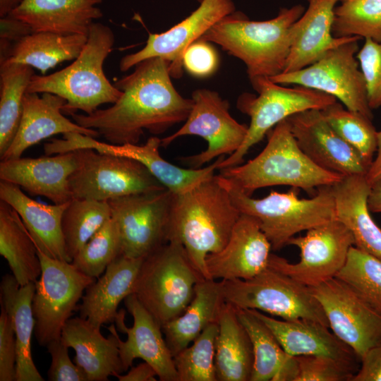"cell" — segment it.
<instances>
[{"label":"cell","instance_id":"cell-1","mask_svg":"<svg viewBox=\"0 0 381 381\" xmlns=\"http://www.w3.org/2000/svg\"><path fill=\"white\" fill-rule=\"evenodd\" d=\"M170 64L161 57L139 62L133 73L114 83L123 93L111 107L90 114L75 113L72 119L114 145L138 144L145 130L159 135L185 121L193 101L174 87Z\"/></svg>","mask_w":381,"mask_h":381},{"label":"cell","instance_id":"cell-2","mask_svg":"<svg viewBox=\"0 0 381 381\" xmlns=\"http://www.w3.org/2000/svg\"><path fill=\"white\" fill-rule=\"evenodd\" d=\"M241 214L219 175H214L172 193L167 241H179L195 269L208 279L206 256L224 247Z\"/></svg>","mask_w":381,"mask_h":381},{"label":"cell","instance_id":"cell-3","mask_svg":"<svg viewBox=\"0 0 381 381\" xmlns=\"http://www.w3.org/2000/svg\"><path fill=\"white\" fill-rule=\"evenodd\" d=\"M306 10L301 4L281 8L267 20H250L239 11L224 17L198 40L214 42L241 60L250 80L284 72L291 51L293 25Z\"/></svg>","mask_w":381,"mask_h":381},{"label":"cell","instance_id":"cell-4","mask_svg":"<svg viewBox=\"0 0 381 381\" xmlns=\"http://www.w3.org/2000/svg\"><path fill=\"white\" fill-rule=\"evenodd\" d=\"M114 35L101 23L93 22L79 56L68 66L47 75H33L26 92H49L66 100L64 114L78 110L90 114L107 103L114 104L123 92L106 77L103 65L112 50Z\"/></svg>","mask_w":381,"mask_h":381},{"label":"cell","instance_id":"cell-5","mask_svg":"<svg viewBox=\"0 0 381 381\" xmlns=\"http://www.w3.org/2000/svg\"><path fill=\"white\" fill-rule=\"evenodd\" d=\"M267 135L266 146L255 158L245 164L219 169V175L246 195H252L258 188L273 186H289L313 192L321 186H333L344 177L320 168L304 154L286 119Z\"/></svg>","mask_w":381,"mask_h":381},{"label":"cell","instance_id":"cell-6","mask_svg":"<svg viewBox=\"0 0 381 381\" xmlns=\"http://www.w3.org/2000/svg\"><path fill=\"white\" fill-rule=\"evenodd\" d=\"M218 175L241 214L258 221L274 250L288 246L299 232L337 219L332 186L319 187L310 198H299V189L291 188L286 193L271 191L256 199Z\"/></svg>","mask_w":381,"mask_h":381},{"label":"cell","instance_id":"cell-7","mask_svg":"<svg viewBox=\"0 0 381 381\" xmlns=\"http://www.w3.org/2000/svg\"><path fill=\"white\" fill-rule=\"evenodd\" d=\"M202 278L183 245L172 239L144 258L133 294L162 326L183 313Z\"/></svg>","mask_w":381,"mask_h":381},{"label":"cell","instance_id":"cell-8","mask_svg":"<svg viewBox=\"0 0 381 381\" xmlns=\"http://www.w3.org/2000/svg\"><path fill=\"white\" fill-rule=\"evenodd\" d=\"M250 81L258 95L245 92L237 100V108L250 119L246 138L238 150L220 160L217 169L243 164L250 149L282 121L306 110L323 109L337 102L322 92L301 85L284 87L267 77Z\"/></svg>","mask_w":381,"mask_h":381},{"label":"cell","instance_id":"cell-9","mask_svg":"<svg viewBox=\"0 0 381 381\" xmlns=\"http://www.w3.org/2000/svg\"><path fill=\"white\" fill-rule=\"evenodd\" d=\"M221 283L224 301L236 307L286 320H312L329 327L310 288L269 267L251 279Z\"/></svg>","mask_w":381,"mask_h":381},{"label":"cell","instance_id":"cell-10","mask_svg":"<svg viewBox=\"0 0 381 381\" xmlns=\"http://www.w3.org/2000/svg\"><path fill=\"white\" fill-rule=\"evenodd\" d=\"M361 39L353 36L326 52L310 65L269 78L276 83L301 85L329 95L346 109L373 119L365 80L356 58Z\"/></svg>","mask_w":381,"mask_h":381},{"label":"cell","instance_id":"cell-11","mask_svg":"<svg viewBox=\"0 0 381 381\" xmlns=\"http://www.w3.org/2000/svg\"><path fill=\"white\" fill-rule=\"evenodd\" d=\"M37 249L41 274L32 301L34 334L38 344L46 347L61 338L64 326L96 278L85 274L70 262L50 258Z\"/></svg>","mask_w":381,"mask_h":381},{"label":"cell","instance_id":"cell-12","mask_svg":"<svg viewBox=\"0 0 381 381\" xmlns=\"http://www.w3.org/2000/svg\"><path fill=\"white\" fill-rule=\"evenodd\" d=\"M74 150L79 165L68 179L73 198L108 201L166 188L138 161L90 148Z\"/></svg>","mask_w":381,"mask_h":381},{"label":"cell","instance_id":"cell-13","mask_svg":"<svg viewBox=\"0 0 381 381\" xmlns=\"http://www.w3.org/2000/svg\"><path fill=\"white\" fill-rule=\"evenodd\" d=\"M300 250V260L291 263L271 253L268 267L308 287L316 286L335 277L344 267L354 238L350 230L335 219L294 236L288 246Z\"/></svg>","mask_w":381,"mask_h":381},{"label":"cell","instance_id":"cell-14","mask_svg":"<svg viewBox=\"0 0 381 381\" xmlns=\"http://www.w3.org/2000/svg\"><path fill=\"white\" fill-rule=\"evenodd\" d=\"M191 110L184 124L173 134L161 139V146L167 147L183 135H198L207 143L205 151L183 157L190 168L198 169L215 157L231 155L244 141L248 126L235 120L229 112V104L218 92L208 89H197L192 93Z\"/></svg>","mask_w":381,"mask_h":381},{"label":"cell","instance_id":"cell-15","mask_svg":"<svg viewBox=\"0 0 381 381\" xmlns=\"http://www.w3.org/2000/svg\"><path fill=\"white\" fill-rule=\"evenodd\" d=\"M171 197L164 188L107 201L119 226L123 255L145 258L168 242Z\"/></svg>","mask_w":381,"mask_h":381},{"label":"cell","instance_id":"cell-16","mask_svg":"<svg viewBox=\"0 0 381 381\" xmlns=\"http://www.w3.org/2000/svg\"><path fill=\"white\" fill-rule=\"evenodd\" d=\"M310 288L332 332L359 359L370 348L381 344V315L345 283L333 277Z\"/></svg>","mask_w":381,"mask_h":381},{"label":"cell","instance_id":"cell-17","mask_svg":"<svg viewBox=\"0 0 381 381\" xmlns=\"http://www.w3.org/2000/svg\"><path fill=\"white\" fill-rule=\"evenodd\" d=\"M159 147L161 138L157 136L149 138L143 145H114L100 142L92 137L78 133L64 134L62 139H54L49 143V150L52 154L90 148L97 152L138 161L173 194L185 192L200 182L213 176L220 160L224 157H218L213 164L204 168H182L163 159L159 154Z\"/></svg>","mask_w":381,"mask_h":381},{"label":"cell","instance_id":"cell-18","mask_svg":"<svg viewBox=\"0 0 381 381\" xmlns=\"http://www.w3.org/2000/svg\"><path fill=\"white\" fill-rule=\"evenodd\" d=\"M235 9L232 0H202L193 12L169 30L160 34L149 32L142 49L121 59L120 70L125 72L143 60L161 57L171 62V76L180 78L183 75V57L186 49Z\"/></svg>","mask_w":381,"mask_h":381},{"label":"cell","instance_id":"cell-19","mask_svg":"<svg viewBox=\"0 0 381 381\" xmlns=\"http://www.w3.org/2000/svg\"><path fill=\"white\" fill-rule=\"evenodd\" d=\"M123 301L133 319L132 327H128L122 310L114 320L116 328L127 335L126 340L122 341L116 334L123 371L128 370L135 358H141L153 367L159 380L178 381L173 356L163 337L161 325L134 294L128 296Z\"/></svg>","mask_w":381,"mask_h":381},{"label":"cell","instance_id":"cell-20","mask_svg":"<svg viewBox=\"0 0 381 381\" xmlns=\"http://www.w3.org/2000/svg\"><path fill=\"white\" fill-rule=\"evenodd\" d=\"M286 119L298 145L316 165L342 176L366 174L368 166L332 129L322 109L306 110Z\"/></svg>","mask_w":381,"mask_h":381},{"label":"cell","instance_id":"cell-21","mask_svg":"<svg viewBox=\"0 0 381 381\" xmlns=\"http://www.w3.org/2000/svg\"><path fill=\"white\" fill-rule=\"evenodd\" d=\"M271 250L258 221L241 214L224 247L206 256V269L213 279H251L268 267Z\"/></svg>","mask_w":381,"mask_h":381},{"label":"cell","instance_id":"cell-22","mask_svg":"<svg viewBox=\"0 0 381 381\" xmlns=\"http://www.w3.org/2000/svg\"><path fill=\"white\" fill-rule=\"evenodd\" d=\"M76 150L37 158L18 157L0 162V180L13 183L54 204L73 199L68 179L78 167Z\"/></svg>","mask_w":381,"mask_h":381},{"label":"cell","instance_id":"cell-23","mask_svg":"<svg viewBox=\"0 0 381 381\" xmlns=\"http://www.w3.org/2000/svg\"><path fill=\"white\" fill-rule=\"evenodd\" d=\"M66 102L60 96L49 92H43L41 96L25 92L19 127L1 160L20 157L30 147L56 134L78 133L98 137L96 130L80 126L64 116L62 109Z\"/></svg>","mask_w":381,"mask_h":381},{"label":"cell","instance_id":"cell-24","mask_svg":"<svg viewBox=\"0 0 381 381\" xmlns=\"http://www.w3.org/2000/svg\"><path fill=\"white\" fill-rule=\"evenodd\" d=\"M116 327H108L104 337L98 328L80 317L70 318L61 340L75 352L74 362L86 373L88 381H107L115 373H124L117 346Z\"/></svg>","mask_w":381,"mask_h":381},{"label":"cell","instance_id":"cell-25","mask_svg":"<svg viewBox=\"0 0 381 381\" xmlns=\"http://www.w3.org/2000/svg\"><path fill=\"white\" fill-rule=\"evenodd\" d=\"M143 259L121 254L114 260L85 289L78 306L80 317L98 328L114 322L119 305L133 292Z\"/></svg>","mask_w":381,"mask_h":381},{"label":"cell","instance_id":"cell-26","mask_svg":"<svg viewBox=\"0 0 381 381\" xmlns=\"http://www.w3.org/2000/svg\"><path fill=\"white\" fill-rule=\"evenodd\" d=\"M102 0H23L9 15L32 32L87 35L93 20L103 16Z\"/></svg>","mask_w":381,"mask_h":381},{"label":"cell","instance_id":"cell-27","mask_svg":"<svg viewBox=\"0 0 381 381\" xmlns=\"http://www.w3.org/2000/svg\"><path fill=\"white\" fill-rule=\"evenodd\" d=\"M0 200L17 212L37 248L43 253L54 259L72 262L66 252L61 228L63 214L70 201L43 204L26 195L18 186L2 180Z\"/></svg>","mask_w":381,"mask_h":381},{"label":"cell","instance_id":"cell-28","mask_svg":"<svg viewBox=\"0 0 381 381\" xmlns=\"http://www.w3.org/2000/svg\"><path fill=\"white\" fill-rule=\"evenodd\" d=\"M308 6L293 25L290 54L283 73L308 66L326 52L351 40L332 34L334 8L339 0H307Z\"/></svg>","mask_w":381,"mask_h":381},{"label":"cell","instance_id":"cell-29","mask_svg":"<svg viewBox=\"0 0 381 381\" xmlns=\"http://www.w3.org/2000/svg\"><path fill=\"white\" fill-rule=\"evenodd\" d=\"M272 332L284 351L291 356H323L353 363L354 352L329 327L315 320H278L251 310Z\"/></svg>","mask_w":381,"mask_h":381},{"label":"cell","instance_id":"cell-30","mask_svg":"<svg viewBox=\"0 0 381 381\" xmlns=\"http://www.w3.org/2000/svg\"><path fill=\"white\" fill-rule=\"evenodd\" d=\"M332 188L336 218L351 232L354 246L381 260V228L368 206L370 184L365 175L344 176Z\"/></svg>","mask_w":381,"mask_h":381},{"label":"cell","instance_id":"cell-31","mask_svg":"<svg viewBox=\"0 0 381 381\" xmlns=\"http://www.w3.org/2000/svg\"><path fill=\"white\" fill-rule=\"evenodd\" d=\"M35 283L20 286L13 274H6L0 284V303L11 319L16 339V381H44L34 363L31 341L35 320L32 301Z\"/></svg>","mask_w":381,"mask_h":381},{"label":"cell","instance_id":"cell-32","mask_svg":"<svg viewBox=\"0 0 381 381\" xmlns=\"http://www.w3.org/2000/svg\"><path fill=\"white\" fill-rule=\"evenodd\" d=\"M224 302L221 281L202 278L197 282L194 296L183 313L162 326L173 356L190 344L208 325L218 322Z\"/></svg>","mask_w":381,"mask_h":381},{"label":"cell","instance_id":"cell-33","mask_svg":"<svg viewBox=\"0 0 381 381\" xmlns=\"http://www.w3.org/2000/svg\"><path fill=\"white\" fill-rule=\"evenodd\" d=\"M218 326L214 359L217 381H250L254 361L253 346L234 306L224 302Z\"/></svg>","mask_w":381,"mask_h":381},{"label":"cell","instance_id":"cell-34","mask_svg":"<svg viewBox=\"0 0 381 381\" xmlns=\"http://www.w3.org/2000/svg\"><path fill=\"white\" fill-rule=\"evenodd\" d=\"M235 308L253 346L254 361L250 381H294L295 356L284 351L272 332L251 310Z\"/></svg>","mask_w":381,"mask_h":381},{"label":"cell","instance_id":"cell-35","mask_svg":"<svg viewBox=\"0 0 381 381\" xmlns=\"http://www.w3.org/2000/svg\"><path fill=\"white\" fill-rule=\"evenodd\" d=\"M0 254L20 286L35 283L41 274L37 246L17 212L0 201Z\"/></svg>","mask_w":381,"mask_h":381},{"label":"cell","instance_id":"cell-36","mask_svg":"<svg viewBox=\"0 0 381 381\" xmlns=\"http://www.w3.org/2000/svg\"><path fill=\"white\" fill-rule=\"evenodd\" d=\"M87 40V35L32 32L15 42L8 57L0 64H25L44 74L63 61L75 59Z\"/></svg>","mask_w":381,"mask_h":381},{"label":"cell","instance_id":"cell-37","mask_svg":"<svg viewBox=\"0 0 381 381\" xmlns=\"http://www.w3.org/2000/svg\"><path fill=\"white\" fill-rule=\"evenodd\" d=\"M0 157L6 152L19 127L23 99L32 76L31 66L18 63L0 64Z\"/></svg>","mask_w":381,"mask_h":381},{"label":"cell","instance_id":"cell-38","mask_svg":"<svg viewBox=\"0 0 381 381\" xmlns=\"http://www.w3.org/2000/svg\"><path fill=\"white\" fill-rule=\"evenodd\" d=\"M111 217L107 201L73 198L62 217L61 228L68 256L72 259Z\"/></svg>","mask_w":381,"mask_h":381},{"label":"cell","instance_id":"cell-39","mask_svg":"<svg viewBox=\"0 0 381 381\" xmlns=\"http://www.w3.org/2000/svg\"><path fill=\"white\" fill-rule=\"evenodd\" d=\"M332 129L361 156L368 169L377 150V131L372 119L335 102L322 109Z\"/></svg>","mask_w":381,"mask_h":381},{"label":"cell","instance_id":"cell-40","mask_svg":"<svg viewBox=\"0 0 381 381\" xmlns=\"http://www.w3.org/2000/svg\"><path fill=\"white\" fill-rule=\"evenodd\" d=\"M381 315V260L354 246L335 277Z\"/></svg>","mask_w":381,"mask_h":381},{"label":"cell","instance_id":"cell-41","mask_svg":"<svg viewBox=\"0 0 381 381\" xmlns=\"http://www.w3.org/2000/svg\"><path fill=\"white\" fill-rule=\"evenodd\" d=\"M332 34L381 42V0H339L334 8Z\"/></svg>","mask_w":381,"mask_h":381},{"label":"cell","instance_id":"cell-42","mask_svg":"<svg viewBox=\"0 0 381 381\" xmlns=\"http://www.w3.org/2000/svg\"><path fill=\"white\" fill-rule=\"evenodd\" d=\"M218 330V322L210 324L173 356L178 381H217L214 359Z\"/></svg>","mask_w":381,"mask_h":381},{"label":"cell","instance_id":"cell-43","mask_svg":"<svg viewBox=\"0 0 381 381\" xmlns=\"http://www.w3.org/2000/svg\"><path fill=\"white\" fill-rule=\"evenodd\" d=\"M121 254L119 226L111 217L77 253L71 263L85 274L98 278Z\"/></svg>","mask_w":381,"mask_h":381},{"label":"cell","instance_id":"cell-44","mask_svg":"<svg viewBox=\"0 0 381 381\" xmlns=\"http://www.w3.org/2000/svg\"><path fill=\"white\" fill-rule=\"evenodd\" d=\"M294 381H350L354 373L352 364L323 356H295Z\"/></svg>","mask_w":381,"mask_h":381},{"label":"cell","instance_id":"cell-45","mask_svg":"<svg viewBox=\"0 0 381 381\" xmlns=\"http://www.w3.org/2000/svg\"><path fill=\"white\" fill-rule=\"evenodd\" d=\"M363 73L370 108L381 107V42L370 38L365 39L356 54Z\"/></svg>","mask_w":381,"mask_h":381},{"label":"cell","instance_id":"cell-46","mask_svg":"<svg viewBox=\"0 0 381 381\" xmlns=\"http://www.w3.org/2000/svg\"><path fill=\"white\" fill-rule=\"evenodd\" d=\"M46 347L52 358L47 371L49 381H88L85 371L71 360L69 347L61 339L51 341Z\"/></svg>","mask_w":381,"mask_h":381},{"label":"cell","instance_id":"cell-47","mask_svg":"<svg viewBox=\"0 0 381 381\" xmlns=\"http://www.w3.org/2000/svg\"><path fill=\"white\" fill-rule=\"evenodd\" d=\"M16 339L11 319L1 307L0 313V381H16Z\"/></svg>","mask_w":381,"mask_h":381},{"label":"cell","instance_id":"cell-48","mask_svg":"<svg viewBox=\"0 0 381 381\" xmlns=\"http://www.w3.org/2000/svg\"><path fill=\"white\" fill-rule=\"evenodd\" d=\"M218 61L216 51L207 42L197 40L185 51L183 66L192 75L202 78L216 71Z\"/></svg>","mask_w":381,"mask_h":381},{"label":"cell","instance_id":"cell-49","mask_svg":"<svg viewBox=\"0 0 381 381\" xmlns=\"http://www.w3.org/2000/svg\"><path fill=\"white\" fill-rule=\"evenodd\" d=\"M30 28L23 21L7 15L0 20V62L7 57L13 44L22 37L32 33Z\"/></svg>","mask_w":381,"mask_h":381},{"label":"cell","instance_id":"cell-50","mask_svg":"<svg viewBox=\"0 0 381 381\" xmlns=\"http://www.w3.org/2000/svg\"><path fill=\"white\" fill-rule=\"evenodd\" d=\"M360 360L361 368L350 381H381V344L370 348Z\"/></svg>","mask_w":381,"mask_h":381},{"label":"cell","instance_id":"cell-51","mask_svg":"<svg viewBox=\"0 0 381 381\" xmlns=\"http://www.w3.org/2000/svg\"><path fill=\"white\" fill-rule=\"evenodd\" d=\"M113 376L119 381H155L157 375L153 367L144 361L135 367L131 366L124 375L115 373Z\"/></svg>","mask_w":381,"mask_h":381},{"label":"cell","instance_id":"cell-52","mask_svg":"<svg viewBox=\"0 0 381 381\" xmlns=\"http://www.w3.org/2000/svg\"><path fill=\"white\" fill-rule=\"evenodd\" d=\"M365 178L370 185L381 178V131H377L376 156L365 174Z\"/></svg>","mask_w":381,"mask_h":381},{"label":"cell","instance_id":"cell-53","mask_svg":"<svg viewBox=\"0 0 381 381\" xmlns=\"http://www.w3.org/2000/svg\"><path fill=\"white\" fill-rule=\"evenodd\" d=\"M368 206L370 212L381 213V178L370 185Z\"/></svg>","mask_w":381,"mask_h":381},{"label":"cell","instance_id":"cell-54","mask_svg":"<svg viewBox=\"0 0 381 381\" xmlns=\"http://www.w3.org/2000/svg\"><path fill=\"white\" fill-rule=\"evenodd\" d=\"M23 0H0V16L5 17L15 9Z\"/></svg>","mask_w":381,"mask_h":381},{"label":"cell","instance_id":"cell-55","mask_svg":"<svg viewBox=\"0 0 381 381\" xmlns=\"http://www.w3.org/2000/svg\"><path fill=\"white\" fill-rule=\"evenodd\" d=\"M194 1H196L197 2L200 4L202 0H194Z\"/></svg>","mask_w":381,"mask_h":381}]
</instances>
